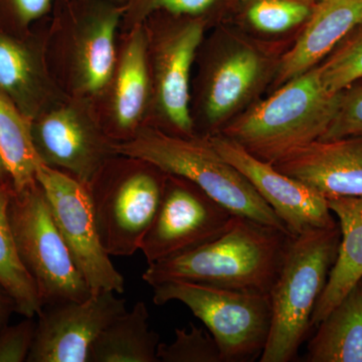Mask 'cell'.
<instances>
[{
    "instance_id": "1",
    "label": "cell",
    "mask_w": 362,
    "mask_h": 362,
    "mask_svg": "<svg viewBox=\"0 0 362 362\" xmlns=\"http://www.w3.org/2000/svg\"><path fill=\"white\" fill-rule=\"evenodd\" d=\"M204 42L194 121L211 136L268 94L291 45L255 39L228 21Z\"/></svg>"
},
{
    "instance_id": "2",
    "label": "cell",
    "mask_w": 362,
    "mask_h": 362,
    "mask_svg": "<svg viewBox=\"0 0 362 362\" xmlns=\"http://www.w3.org/2000/svg\"><path fill=\"white\" fill-rule=\"evenodd\" d=\"M293 235L243 216L218 239L192 251L149 264L143 281L156 287L187 281L270 294Z\"/></svg>"
},
{
    "instance_id": "3",
    "label": "cell",
    "mask_w": 362,
    "mask_h": 362,
    "mask_svg": "<svg viewBox=\"0 0 362 362\" xmlns=\"http://www.w3.org/2000/svg\"><path fill=\"white\" fill-rule=\"evenodd\" d=\"M340 94L326 90L317 66L262 98L220 134L273 165L321 139L337 113Z\"/></svg>"
},
{
    "instance_id": "4",
    "label": "cell",
    "mask_w": 362,
    "mask_h": 362,
    "mask_svg": "<svg viewBox=\"0 0 362 362\" xmlns=\"http://www.w3.org/2000/svg\"><path fill=\"white\" fill-rule=\"evenodd\" d=\"M113 149L119 156L141 159L168 175L192 181L237 216L289 233L250 181L221 156L207 136L182 137L158 128H143L125 141L114 142Z\"/></svg>"
},
{
    "instance_id": "5",
    "label": "cell",
    "mask_w": 362,
    "mask_h": 362,
    "mask_svg": "<svg viewBox=\"0 0 362 362\" xmlns=\"http://www.w3.org/2000/svg\"><path fill=\"white\" fill-rule=\"evenodd\" d=\"M338 226L292 237L270 291L272 320L261 362H288L303 343L319 298L337 259Z\"/></svg>"
},
{
    "instance_id": "6",
    "label": "cell",
    "mask_w": 362,
    "mask_h": 362,
    "mask_svg": "<svg viewBox=\"0 0 362 362\" xmlns=\"http://www.w3.org/2000/svg\"><path fill=\"white\" fill-rule=\"evenodd\" d=\"M115 156L104 162L87 188L105 251L129 257L141 249L168 173L141 159Z\"/></svg>"
},
{
    "instance_id": "7",
    "label": "cell",
    "mask_w": 362,
    "mask_h": 362,
    "mask_svg": "<svg viewBox=\"0 0 362 362\" xmlns=\"http://www.w3.org/2000/svg\"><path fill=\"white\" fill-rule=\"evenodd\" d=\"M153 289L156 305L181 302L202 321L220 349L221 361L261 356L270 333V294L187 281H168Z\"/></svg>"
},
{
    "instance_id": "8",
    "label": "cell",
    "mask_w": 362,
    "mask_h": 362,
    "mask_svg": "<svg viewBox=\"0 0 362 362\" xmlns=\"http://www.w3.org/2000/svg\"><path fill=\"white\" fill-rule=\"evenodd\" d=\"M9 221L23 265L45 305L84 301L92 295L54 223L40 183L13 189Z\"/></svg>"
},
{
    "instance_id": "9",
    "label": "cell",
    "mask_w": 362,
    "mask_h": 362,
    "mask_svg": "<svg viewBox=\"0 0 362 362\" xmlns=\"http://www.w3.org/2000/svg\"><path fill=\"white\" fill-rule=\"evenodd\" d=\"M37 180L90 293L113 291L122 294L125 281L102 245L87 187L68 173L44 163L37 168Z\"/></svg>"
},
{
    "instance_id": "10",
    "label": "cell",
    "mask_w": 362,
    "mask_h": 362,
    "mask_svg": "<svg viewBox=\"0 0 362 362\" xmlns=\"http://www.w3.org/2000/svg\"><path fill=\"white\" fill-rule=\"evenodd\" d=\"M235 216L192 181L168 175L140 251L148 265L173 258L218 239Z\"/></svg>"
},
{
    "instance_id": "11",
    "label": "cell",
    "mask_w": 362,
    "mask_h": 362,
    "mask_svg": "<svg viewBox=\"0 0 362 362\" xmlns=\"http://www.w3.org/2000/svg\"><path fill=\"white\" fill-rule=\"evenodd\" d=\"M156 13L161 18L153 52L157 109L170 134L192 137L197 133L190 104V76L209 28L199 18Z\"/></svg>"
},
{
    "instance_id": "12",
    "label": "cell",
    "mask_w": 362,
    "mask_h": 362,
    "mask_svg": "<svg viewBox=\"0 0 362 362\" xmlns=\"http://www.w3.org/2000/svg\"><path fill=\"white\" fill-rule=\"evenodd\" d=\"M127 311L113 291L94 293L84 301L45 305L39 316L28 362H90L102 331Z\"/></svg>"
},
{
    "instance_id": "13",
    "label": "cell",
    "mask_w": 362,
    "mask_h": 362,
    "mask_svg": "<svg viewBox=\"0 0 362 362\" xmlns=\"http://www.w3.org/2000/svg\"><path fill=\"white\" fill-rule=\"evenodd\" d=\"M207 137L221 156L250 181L293 237L337 226L327 199L313 187L280 173L272 164L251 156L238 143L220 133Z\"/></svg>"
},
{
    "instance_id": "14",
    "label": "cell",
    "mask_w": 362,
    "mask_h": 362,
    "mask_svg": "<svg viewBox=\"0 0 362 362\" xmlns=\"http://www.w3.org/2000/svg\"><path fill=\"white\" fill-rule=\"evenodd\" d=\"M32 135L42 163L68 173L85 187L116 154L114 142L74 106L59 107L33 119Z\"/></svg>"
},
{
    "instance_id": "15",
    "label": "cell",
    "mask_w": 362,
    "mask_h": 362,
    "mask_svg": "<svg viewBox=\"0 0 362 362\" xmlns=\"http://www.w3.org/2000/svg\"><path fill=\"white\" fill-rule=\"evenodd\" d=\"M273 166L327 199L362 197V137L317 140Z\"/></svg>"
},
{
    "instance_id": "16",
    "label": "cell",
    "mask_w": 362,
    "mask_h": 362,
    "mask_svg": "<svg viewBox=\"0 0 362 362\" xmlns=\"http://www.w3.org/2000/svg\"><path fill=\"white\" fill-rule=\"evenodd\" d=\"M361 23L362 0L317 1L303 30L283 56L268 94L291 78L320 65Z\"/></svg>"
},
{
    "instance_id": "17",
    "label": "cell",
    "mask_w": 362,
    "mask_h": 362,
    "mask_svg": "<svg viewBox=\"0 0 362 362\" xmlns=\"http://www.w3.org/2000/svg\"><path fill=\"white\" fill-rule=\"evenodd\" d=\"M327 202L339 220L340 243L311 326L318 325L362 281V197H333Z\"/></svg>"
},
{
    "instance_id": "18",
    "label": "cell",
    "mask_w": 362,
    "mask_h": 362,
    "mask_svg": "<svg viewBox=\"0 0 362 362\" xmlns=\"http://www.w3.org/2000/svg\"><path fill=\"white\" fill-rule=\"evenodd\" d=\"M124 7L99 0L85 18L77 49L78 82L85 92L96 94L110 82L115 68V37Z\"/></svg>"
},
{
    "instance_id": "19",
    "label": "cell",
    "mask_w": 362,
    "mask_h": 362,
    "mask_svg": "<svg viewBox=\"0 0 362 362\" xmlns=\"http://www.w3.org/2000/svg\"><path fill=\"white\" fill-rule=\"evenodd\" d=\"M314 6L305 0H237L226 21L255 39L292 45Z\"/></svg>"
},
{
    "instance_id": "20",
    "label": "cell",
    "mask_w": 362,
    "mask_h": 362,
    "mask_svg": "<svg viewBox=\"0 0 362 362\" xmlns=\"http://www.w3.org/2000/svg\"><path fill=\"white\" fill-rule=\"evenodd\" d=\"M144 26L138 23L123 52L115 85L114 112L122 141L135 134L148 100L149 40ZM121 142V141H120Z\"/></svg>"
},
{
    "instance_id": "21",
    "label": "cell",
    "mask_w": 362,
    "mask_h": 362,
    "mask_svg": "<svg viewBox=\"0 0 362 362\" xmlns=\"http://www.w3.org/2000/svg\"><path fill=\"white\" fill-rule=\"evenodd\" d=\"M0 90L32 121L40 115L47 80L40 59L25 42L0 30Z\"/></svg>"
},
{
    "instance_id": "22",
    "label": "cell",
    "mask_w": 362,
    "mask_h": 362,
    "mask_svg": "<svg viewBox=\"0 0 362 362\" xmlns=\"http://www.w3.org/2000/svg\"><path fill=\"white\" fill-rule=\"evenodd\" d=\"M309 362H362V290L359 283L318 324Z\"/></svg>"
},
{
    "instance_id": "23",
    "label": "cell",
    "mask_w": 362,
    "mask_h": 362,
    "mask_svg": "<svg viewBox=\"0 0 362 362\" xmlns=\"http://www.w3.org/2000/svg\"><path fill=\"white\" fill-rule=\"evenodd\" d=\"M160 337L149 327V312L144 302L117 317L98 337L90 362H158Z\"/></svg>"
},
{
    "instance_id": "24",
    "label": "cell",
    "mask_w": 362,
    "mask_h": 362,
    "mask_svg": "<svg viewBox=\"0 0 362 362\" xmlns=\"http://www.w3.org/2000/svg\"><path fill=\"white\" fill-rule=\"evenodd\" d=\"M13 187L11 180H0V285L13 298L16 312L23 317L39 316L44 303L37 285L16 246L8 216Z\"/></svg>"
},
{
    "instance_id": "25",
    "label": "cell",
    "mask_w": 362,
    "mask_h": 362,
    "mask_svg": "<svg viewBox=\"0 0 362 362\" xmlns=\"http://www.w3.org/2000/svg\"><path fill=\"white\" fill-rule=\"evenodd\" d=\"M0 153L13 189L21 192L37 182L40 164L33 144L32 121L0 90Z\"/></svg>"
},
{
    "instance_id": "26",
    "label": "cell",
    "mask_w": 362,
    "mask_h": 362,
    "mask_svg": "<svg viewBox=\"0 0 362 362\" xmlns=\"http://www.w3.org/2000/svg\"><path fill=\"white\" fill-rule=\"evenodd\" d=\"M237 0H126L128 16L138 23L156 13L199 18L214 28L230 18Z\"/></svg>"
},
{
    "instance_id": "27",
    "label": "cell",
    "mask_w": 362,
    "mask_h": 362,
    "mask_svg": "<svg viewBox=\"0 0 362 362\" xmlns=\"http://www.w3.org/2000/svg\"><path fill=\"white\" fill-rule=\"evenodd\" d=\"M324 87L338 94L362 81V23L347 35L320 65Z\"/></svg>"
},
{
    "instance_id": "28",
    "label": "cell",
    "mask_w": 362,
    "mask_h": 362,
    "mask_svg": "<svg viewBox=\"0 0 362 362\" xmlns=\"http://www.w3.org/2000/svg\"><path fill=\"white\" fill-rule=\"evenodd\" d=\"M157 357L162 362H223L216 340L202 328L175 329L173 342L159 343Z\"/></svg>"
},
{
    "instance_id": "29",
    "label": "cell",
    "mask_w": 362,
    "mask_h": 362,
    "mask_svg": "<svg viewBox=\"0 0 362 362\" xmlns=\"http://www.w3.org/2000/svg\"><path fill=\"white\" fill-rule=\"evenodd\" d=\"M349 137H362V81L342 90L334 118L319 140Z\"/></svg>"
},
{
    "instance_id": "30",
    "label": "cell",
    "mask_w": 362,
    "mask_h": 362,
    "mask_svg": "<svg viewBox=\"0 0 362 362\" xmlns=\"http://www.w3.org/2000/svg\"><path fill=\"white\" fill-rule=\"evenodd\" d=\"M37 322L25 317L21 322L0 328V362L28 361L35 342Z\"/></svg>"
},
{
    "instance_id": "31",
    "label": "cell",
    "mask_w": 362,
    "mask_h": 362,
    "mask_svg": "<svg viewBox=\"0 0 362 362\" xmlns=\"http://www.w3.org/2000/svg\"><path fill=\"white\" fill-rule=\"evenodd\" d=\"M54 0H0L1 30H23L51 9Z\"/></svg>"
},
{
    "instance_id": "32",
    "label": "cell",
    "mask_w": 362,
    "mask_h": 362,
    "mask_svg": "<svg viewBox=\"0 0 362 362\" xmlns=\"http://www.w3.org/2000/svg\"><path fill=\"white\" fill-rule=\"evenodd\" d=\"M13 312H16V307L13 298L0 285V328L8 323Z\"/></svg>"
},
{
    "instance_id": "33",
    "label": "cell",
    "mask_w": 362,
    "mask_h": 362,
    "mask_svg": "<svg viewBox=\"0 0 362 362\" xmlns=\"http://www.w3.org/2000/svg\"><path fill=\"white\" fill-rule=\"evenodd\" d=\"M9 180L7 175L6 166H4V160H2L1 153H0V180Z\"/></svg>"
},
{
    "instance_id": "34",
    "label": "cell",
    "mask_w": 362,
    "mask_h": 362,
    "mask_svg": "<svg viewBox=\"0 0 362 362\" xmlns=\"http://www.w3.org/2000/svg\"><path fill=\"white\" fill-rule=\"evenodd\" d=\"M104 1L112 2V4H119V2L126 1V0H104Z\"/></svg>"
},
{
    "instance_id": "35",
    "label": "cell",
    "mask_w": 362,
    "mask_h": 362,
    "mask_svg": "<svg viewBox=\"0 0 362 362\" xmlns=\"http://www.w3.org/2000/svg\"><path fill=\"white\" fill-rule=\"evenodd\" d=\"M305 1H310V2H314V4H316V2L319 1V0H305Z\"/></svg>"
},
{
    "instance_id": "36",
    "label": "cell",
    "mask_w": 362,
    "mask_h": 362,
    "mask_svg": "<svg viewBox=\"0 0 362 362\" xmlns=\"http://www.w3.org/2000/svg\"><path fill=\"white\" fill-rule=\"evenodd\" d=\"M361 290H362V281H361Z\"/></svg>"
}]
</instances>
